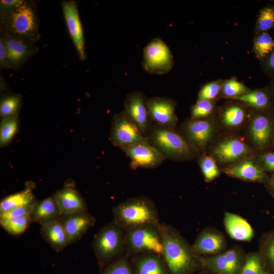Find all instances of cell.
Returning a JSON list of instances; mask_svg holds the SVG:
<instances>
[{"mask_svg":"<svg viewBox=\"0 0 274 274\" xmlns=\"http://www.w3.org/2000/svg\"><path fill=\"white\" fill-rule=\"evenodd\" d=\"M158 227L163 247L161 256L170 274L191 273L197 265L191 247L172 227L160 223Z\"/></svg>","mask_w":274,"mask_h":274,"instance_id":"cell-1","label":"cell"},{"mask_svg":"<svg viewBox=\"0 0 274 274\" xmlns=\"http://www.w3.org/2000/svg\"><path fill=\"white\" fill-rule=\"evenodd\" d=\"M1 35L35 45L40 38L39 21L35 4L24 1L18 7L0 14Z\"/></svg>","mask_w":274,"mask_h":274,"instance_id":"cell-2","label":"cell"},{"mask_svg":"<svg viewBox=\"0 0 274 274\" xmlns=\"http://www.w3.org/2000/svg\"><path fill=\"white\" fill-rule=\"evenodd\" d=\"M112 213L113 221L125 231L161 223L154 203L145 196L130 198L119 203L114 207Z\"/></svg>","mask_w":274,"mask_h":274,"instance_id":"cell-3","label":"cell"},{"mask_svg":"<svg viewBox=\"0 0 274 274\" xmlns=\"http://www.w3.org/2000/svg\"><path fill=\"white\" fill-rule=\"evenodd\" d=\"M145 138L165 159H187L193 154V147L174 129L152 123Z\"/></svg>","mask_w":274,"mask_h":274,"instance_id":"cell-4","label":"cell"},{"mask_svg":"<svg viewBox=\"0 0 274 274\" xmlns=\"http://www.w3.org/2000/svg\"><path fill=\"white\" fill-rule=\"evenodd\" d=\"M92 247L100 265L104 267L125 252V231L113 221L107 224L95 234Z\"/></svg>","mask_w":274,"mask_h":274,"instance_id":"cell-5","label":"cell"},{"mask_svg":"<svg viewBox=\"0 0 274 274\" xmlns=\"http://www.w3.org/2000/svg\"><path fill=\"white\" fill-rule=\"evenodd\" d=\"M158 226L148 225L125 231L126 256L146 253L161 255L163 247Z\"/></svg>","mask_w":274,"mask_h":274,"instance_id":"cell-6","label":"cell"},{"mask_svg":"<svg viewBox=\"0 0 274 274\" xmlns=\"http://www.w3.org/2000/svg\"><path fill=\"white\" fill-rule=\"evenodd\" d=\"M173 63L171 51L161 39H153L145 47L142 65L146 72L152 74H165L172 69Z\"/></svg>","mask_w":274,"mask_h":274,"instance_id":"cell-7","label":"cell"},{"mask_svg":"<svg viewBox=\"0 0 274 274\" xmlns=\"http://www.w3.org/2000/svg\"><path fill=\"white\" fill-rule=\"evenodd\" d=\"M110 138L112 144L120 149L147 141L138 126L123 111L114 115Z\"/></svg>","mask_w":274,"mask_h":274,"instance_id":"cell-8","label":"cell"},{"mask_svg":"<svg viewBox=\"0 0 274 274\" xmlns=\"http://www.w3.org/2000/svg\"><path fill=\"white\" fill-rule=\"evenodd\" d=\"M130 158L132 169L153 168L160 165L165 158L147 141L138 142L121 148Z\"/></svg>","mask_w":274,"mask_h":274,"instance_id":"cell-9","label":"cell"},{"mask_svg":"<svg viewBox=\"0 0 274 274\" xmlns=\"http://www.w3.org/2000/svg\"><path fill=\"white\" fill-rule=\"evenodd\" d=\"M61 5L68 32L79 59L84 61L86 58L84 31L77 3L74 1H63Z\"/></svg>","mask_w":274,"mask_h":274,"instance_id":"cell-10","label":"cell"},{"mask_svg":"<svg viewBox=\"0 0 274 274\" xmlns=\"http://www.w3.org/2000/svg\"><path fill=\"white\" fill-rule=\"evenodd\" d=\"M147 105L151 122L158 126L174 129L177 122L175 114L176 103L165 97L147 98Z\"/></svg>","mask_w":274,"mask_h":274,"instance_id":"cell-11","label":"cell"},{"mask_svg":"<svg viewBox=\"0 0 274 274\" xmlns=\"http://www.w3.org/2000/svg\"><path fill=\"white\" fill-rule=\"evenodd\" d=\"M147 100L142 91L131 92L126 96L123 110L138 126L145 137L152 123L148 112Z\"/></svg>","mask_w":274,"mask_h":274,"instance_id":"cell-12","label":"cell"},{"mask_svg":"<svg viewBox=\"0 0 274 274\" xmlns=\"http://www.w3.org/2000/svg\"><path fill=\"white\" fill-rule=\"evenodd\" d=\"M59 221L66 232L71 245L78 242L94 226L96 219L86 211L62 215Z\"/></svg>","mask_w":274,"mask_h":274,"instance_id":"cell-13","label":"cell"},{"mask_svg":"<svg viewBox=\"0 0 274 274\" xmlns=\"http://www.w3.org/2000/svg\"><path fill=\"white\" fill-rule=\"evenodd\" d=\"M7 50L10 68L18 70L35 55L39 49L24 41L1 35Z\"/></svg>","mask_w":274,"mask_h":274,"instance_id":"cell-14","label":"cell"},{"mask_svg":"<svg viewBox=\"0 0 274 274\" xmlns=\"http://www.w3.org/2000/svg\"><path fill=\"white\" fill-rule=\"evenodd\" d=\"M62 215L60 208L52 195L37 201L29 216L31 223L43 226L58 221Z\"/></svg>","mask_w":274,"mask_h":274,"instance_id":"cell-15","label":"cell"},{"mask_svg":"<svg viewBox=\"0 0 274 274\" xmlns=\"http://www.w3.org/2000/svg\"><path fill=\"white\" fill-rule=\"evenodd\" d=\"M186 142L192 147L204 148L212 136L213 127L210 121L202 119H192L184 127Z\"/></svg>","mask_w":274,"mask_h":274,"instance_id":"cell-16","label":"cell"},{"mask_svg":"<svg viewBox=\"0 0 274 274\" xmlns=\"http://www.w3.org/2000/svg\"><path fill=\"white\" fill-rule=\"evenodd\" d=\"M62 215L86 212L87 206L81 194L73 187L66 186L53 195Z\"/></svg>","mask_w":274,"mask_h":274,"instance_id":"cell-17","label":"cell"},{"mask_svg":"<svg viewBox=\"0 0 274 274\" xmlns=\"http://www.w3.org/2000/svg\"><path fill=\"white\" fill-rule=\"evenodd\" d=\"M224 237L219 233L204 231L198 235L192 250L195 255L216 254L225 248Z\"/></svg>","mask_w":274,"mask_h":274,"instance_id":"cell-18","label":"cell"},{"mask_svg":"<svg viewBox=\"0 0 274 274\" xmlns=\"http://www.w3.org/2000/svg\"><path fill=\"white\" fill-rule=\"evenodd\" d=\"M224 224L226 232L233 239L249 241L254 235V230L250 224L236 214L226 212L224 216Z\"/></svg>","mask_w":274,"mask_h":274,"instance_id":"cell-19","label":"cell"},{"mask_svg":"<svg viewBox=\"0 0 274 274\" xmlns=\"http://www.w3.org/2000/svg\"><path fill=\"white\" fill-rule=\"evenodd\" d=\"M134 256L136 274H170L161 255L146 253Z\"/></svg>","mask_w":274,"mask_h":274,"instance_id":"cell-20","label":"cell"},{"mask_svg":"<svg viewBox=\"0 0 274 274\" xmlns=\"http://www.w3.org/2000/svg\"><path fill=\"white\" fill-rule=\"evenodd\" d=\"M249 151L248 147L236 139L224 140L215 147L214 153L222 162L234 161L246 155Z\"/></svg>","mask_w":274,"mask_h":274,"instance_id":"cell-21","label":"cell"},{"mask_svg":"<svg viewBox=\"0 0 274 274\" xmlns=\"http://www.w3.org/2000/svg\"><path fill=\"white\" fill-rule=\"evenodd\" d=\"M41 234L44 240L57 252L70 245L66 232L59 221L41 226Z\"/></svg>","mask_w":274,"mask_h":274,"instance_id":"cell-22","label":"cell"},{"mask_svg":"<svg viewBox=\"0 0 274 274\" xmlns=\"http://www.w3.org/2000/svg\"><path fill=\"white\" fill-rule=\"evenodd\" d=\"M229 176L248 181H262L266 175L257 165L251 160H246L226 169Z\"/></svg>","mask_w":274,"mask_h":274,"instance_id":"cell-23","label":"cell"},{"mask_svg":"<svg viewBox=\"0 0 274 274\" xmlns=\"http://www.w3.org/2000/svg\"><path fill=\"white\" fill-rule=\"evenodd\" d=\"M33 185L31 183L27 184L23 190L2 199L0 202V214L17 207L35 203L37 200L32 191Z\"/></svg>","mask_w":274,"mask_h":274,"instance_id":"cell-24","label":"cell"},{"mask_svg":"<svg viewBox=\"0 0 274 274\" xmlns=\"http://www.w3.org/2000/svg\"><path fill=\"white\" fill-rule=\"evenodd\" d=\"M207 268L217 274H239L224 253L199 259Z\"/></svg>","mask_w":274,"mask_h":274,"instance_id":"cell-25","label":"cell"},{"mask_svg":"<svg viewBox=\"0 0 274 274\" xmlns=\"http://www.w3.org/2000/svg\"><path fill=\"white\" fill-rule=\"evenodd\" d=\"M271 132L269 120L263 116L255 117L251 124L250 134L253 141L260 146H263L268 141Z\"/></svg>","mask_w":274,"mask_h":274,"instance_id":"cell-26","label":"cell"},{"mask_svg":"<svg viewBox=\"0 0 274 274\" xmlns=\"http://www.w3.org/2000/svg\"><path fill=\"white\" fill-rule=\"evenodd\" d=\"M18 115L2 119L0 125V145L4 147L12 140L18 128Z\"/></svg>","mask_w":274,"mask_h":274,"instance_id":"cell-27","label":"cell"},{"mask_svg":"<svg viewBox=\"0 0 274 274\" xmlns=\"http://www.w3.org/2000/svg\"><path fill=\"white\" fill-rule=\"evenodd\" d=\"M22 101L18 94H10L3 96L0 102V116L2 119L18 115Z\"/></svg>","mask_w":274,"mask_h":274,"instance_id":"cell-28","label":"cell"},{"mask_svg":"<svg viewBox=\"0 0 274 274\" xmlns=\"http://www.w3.org/2000/svg\"><path fill=\"white\" fill-rule=\"evenodd\" d=\"M239 274H270L265 262L258 254H250L244 264Z\"/></svg>","mask_w":274,"mask_h":274,"instance_id":"cell-29","label":"cell"},{"mask_svg":"<svg viewBox=\"0 0 274 274\" xmlns=\"http://www.w3.org/2000/svg\"><path fill=\"white\" fill-rule=\"evenodd\" d=\"M31 223L29 216L11 219L1 224V226L10 234L19 235L22 234Z\"/></svg>","mask_w":274,"mask_h":274,"instance_id":"cell-30","label":"cell"},{"mask_svg":"<svg viewBox=\"0 0 274 274\" xmlns=\"http://www.w3.org/2000/svg\"><path fill=\"white\" fill-rule=\"evenodd\" d=\"M236 98L257 109L265 107L269 101L267 95L261 90L248 92Z\"/></svg>","mask_w":274,"mask_h":274,"instance_id":"cell-31","label":"cell"},{"mask_svg":"<svg viewBox=\"0 0 274 274\" xmlns=\"http://www.w3.org/2000/svg\"><path fill=\"white\" fill-rule=\"evenodd\" d=\"M101 274H135L127 257H120L103 268Z\"/></svg>","mask_w":274,"mask_h":274,"instance_id":"cell-32","label":"cell"},{"mask_svg":"<svg viewBox=\"0 0 274 274\" xmlns=\"http://www.w3.org/2000/svg\"><path fill=\"white\" fill-rule=\"evenodd\" d=\"M254 48L258 57H264L273 51L274 40L268 33L263 32L255 40Z\"/></svg>","mask_w":274,"mask_h":274,"instance_id":"cell-33","label":"cell"},{"mask_svg":"<svg viewBox=\"0 0 274 274\" xmlns=\"http://www.w3.org/2000/svg\"><path fill=\"white\" fill-rule=\"evenodd\" d=\"M245 112L238 106H231L224 112L223 121L228 126H236L240 125L244 121Z\"/></svg>","mask_w":274,"mask_h":274,"instance_id":"cell-34","label":"cell"},{"mask_svg":"<svg viewBox=\"0 0 274 274\" xmlns=\"http://www.w3.org/2000/svg\"><path fill=\"white\" fill-rule=\"evenodd\" d=\"M200 166L207 182L213 180L220 174L215 160L210 156L202 157L200 160Z\"/></svg>","mask_w":274,"mask_h":274,"instance_id":"cell-35","label":"cell"},{"mask_svg":"<svg viewBox=\"0 0 274 274\" xmlns=\"http://www.w3.org/2000/svg\"><path fill=\"white\" fill-rule=\"evenodd\" d=\"M248 92V88L235 80H227L222 86L223 93L228 97H237Z\"/></svg>","mask_w":274,"mask_h":274,"instance_id":"cell-36","label":"cell"},{"mask_svg":"<svg viewBox=\"0 0 274 274\" xmlns=\"http://www.w3.org/2000/svg\"><path fill=\"white\" fill-rule=\"evenodd\" d=\"M274 24V9L265 7L260 12L257 20V27L261 31H265L271 28Z\"/></svg>","mask_w":274,"mask_h":274,"instance_id":"cell-37","label":"cell"},{"mask_svg":"<svg viewBox=\"0 0 274 274\" xmlns=\"http://www.w3.org/2000/svg\"><path fill=\"white\" fill-rule=\"evenodd\" d=\"M213 109V105L211 100H197L191 109L192 119H201L208 116L212 113Z\"/></svg>","mask_w":274,"mask_h":274,"instance_id":"cell-38","label":"cell"},{"mask_svg":"<svg viewBox=\"0 0 274 274\" xmlns=\"http://www.w3.org/2000/svg\"><path fill=\"white\" fill-rule=\"evenodd\" d=\"M35 203L17 207L7 213L0 214V224L13 218L29 216Z\"/></svg>","mask_w":274,"mask_h":274,"instance_id":"cell-39","label":"cell"},{"mask_svg":"<svg viewBox=\"0 0 274 274\" xmlns=\"http://www.w3.org/2000/svg\"><path fill=\"white\" fill-rule=\"evenodd\" d=\"M220 90V85L218 82H211L202 87L198 95V100H210L215 98Z\"/></svg>","mask_w":274,"mask_h":274,"instance_id":"cell-40","label":"cell"},{"mask_svg":"<svg viewBox=\"0 0 274 274\" xmlns=\"http://www.w3.org/2000/svg\"><path fill=\"white\" fill-rule=\"evenodd\" d=\"M24 0H1L0 1V14L8 12L20 6Z\"/></svg>","mask_w":274,"mask_h":274,"instance_id":"cell-41","label":"cell"},{"mask_svg":"<svg viewBox=\"0 0 274 274\" xmlns=\"http://www.w3.org/2000/svg\"><path fill=\"white\" fill-rule=\"evenodd\" d=\"M266 255L274 274V236L268 241L266 245Z\"/></svg>","mask_w":274,"mask_h":274,"instance_id":"cell-42","label":"cell"},{"mask_svg":"<svg viewBox=\"0 0 274 274\" xmlns=\"http://www.w3.org/2000/svg\"><path fill=\"white\" fill-rule=\"evenodd\" d=\"M0 65L1 68H10L6 47L0 38Z\"/></svg>","mask_w":274,"mask_h":274,"instance_id":"cell-43","label":"cell"},{"mask_svg":"<svg viewBox=\"0 0 274 274\" xmlns=\"http://www.w3.org/2000/svg\"><path fill=\"white\" fill-rule=\"evenodd\" d=\"M264 167L268 170H274V153H267L261 157Z\"/></svg>","mask_w":274,"mask_h":274,"instance_id":"cell-44","label":"cell"},{"mask_svg":"<svg viewBox=\"0 0 274 274\" xmlns=\"http://www.w3.org/2000/svg\"><path fill=\"white\" fill-rule=\"evenodd\" d=\"M267 63L270 68L274 71V52L269 55Z\"/></svg>","mask_w":274,"mask_h":274,"instance_id":"cell-45","label":"cell"},{"mask_svg":"<svg viewBox=\"0 0 274 274\" xmlns=\"http://www.w3.org/2000/svg\"><path fill=\"white\" fill-rule=\"evenodd\" d=\"M271 186L274 188V175L272 178V179L270 182Z\"/></svg>","mask_w":274,"mask_h":274,"instance_id":"cell-46","label":"cell"}]
</instances>
